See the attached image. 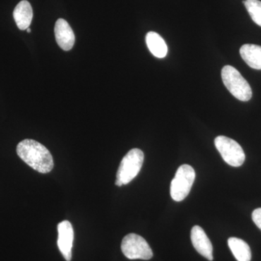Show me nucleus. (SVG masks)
<instances>
[{
  "mask_svg": "<svg viewBox=\"0 0 261 261\" xmlns=\"http://www.w3.org/2000/svg\"><path fill=\"white\" fill-rule=\"evenodd\" d=\"M20 159L41 173L50 172L54 167L53 156L46 147L34 140H24L17 146Z\"/></svg>",
  "mask_w": 261,
  "mask_h": 261,
  "instance_id": "1",
  "label": "nucleus"
},
{
  "mask_svg": "<svg viewBox=\"0 0 261 261\" xmlns=\"http://www.w3.org/2000/svg\"><path fill=\"white\" fill-rule=\"evenodd\" d=\"M221 78L226 89L239 100L247 102L251 99V87L236 68L226 65L221 70Z\"/></svg>",
  "mask_w": 261,
  "mask_h": 261,
  "instance_id": "2",
  "label": "nucleus"
},
{
  "mask_svg": "<svg viewBox=\"0 0 261 261\" xmlns=\"http://www.w3.org/2000/svg\"><path fill=\"white\" fill-rule=\"evenodd\" d=\"M195 171L189 165L178 168L171 185V196L173 200L181 202L188 196L195 179Z\"/></svg>",
  "mask_w": 261,
  "mask_h": 261,
  "instance_id": "3",
  "label": "nucleus"
},
{
  "mask_svg": "<svg viewBox=\"0 0 261 261\" xmlns=\"http://www.w3.org/2000/svg\"><path fill=\"white\" fill-rule=\"evenodd\" d=\"M144 159L145 155L141 149H130L121 161L117 172L116 179L122 182L123 185L132 181L140 172Z\"/></svg>",
  "mask_w": 261,
  "mask_h": 261,
  "instance_id": "4",
  "label": "nucleus"
},
{
  "mask_svg": "<svg viewBox=\"0 0 261 261\" xmlns=\"http://www.w3.org/2000/svg\"><path fill=\"white\" fill-rule=\"evenodd\" d=\"M121 250L130 260H149L153 256L152 249L145 239L136 233H129L122 240Z\"/></svg>",
  "mask_w": 261,
  "mask_h": 261,
  "instance_id": "5",
  "label": "nucleus"
},
{
  "mask_svg": "<svg viewBox=\"0 0 261 261\" xmlns=\"http://www.w3.org/2000/svg\"><path fill=\"white\" fill-rule=\"evenodd\" d=\"M215 145L224 161L233 167H240L245 161V154L236 141L224 136L215 139Z\"/></svg>",
  "mask_w": 261,
  "mask_h": 261,
  "instance_id": "6",
  "label": "nucleus"
},
{
  "mask_svg": "<svg viewBox=\"0 0 261 261\" xmlns=\"http://www.w3.org/2000/svg\"><path fill=\"white\" fill-rule=\"evenodd\" d=\"M58 246L67 261L71 260L74 232L73 226L68 221H63L58 226Z\"/></svg>",
  "mask_w": 261,
  "mask_h": 261,
  "instance_id": "7",
  "label": "nucleus"
},
{
  "mask_svg": "<svg viewBox=\"0 0 261 261\" xmlns=\"http://www.w3.org/2000/svg\"><path fill=\"white\" fill-rule=\"evenodd\" d=\"M191 240L195 250L202 256L205 257L208 260H214L212 243L200 226H195L192 228Z\"/></svg>",
  "mask_w": 261,
  "mask_h": 261,
  "instance_id": "8",
  "label": "nucleus"
},
{
  "mask_svg": "<svg viewBox=\"0 0 261 261\" xmlns=\"http://www.w3.org/2000/svg\"><path fill=\"white\" fill-rule=\"evenodd\" d=\"M55 35L56 42L62 49L69 51L73 48L75 43V34L69 23L64 19L60 18L57 20Z\"/></svg>",
  "mask_w": 261,
  "mask_h": 261,
  "instance_id": "9",
  "label": "nucleus"
},
{
  "mask_svg": "<svg viewBox=\"0 0 261 261\" xmlns=\"http://www.w3.org/2000/svg\"><path fill=\"white\" fill-rule=\"evenodd\" d=\"M13 18L20 30L29 29L33 19V10L30 3L27 0L20 2L13 11Z\"/></svg>",
  "mask_w": 261,
  "mask_h": 261,
  "instance_id": "10",
  "label": "nucleus"
},
{
  "mask_svg": "<svg viewBox=\"0 0 261 261\" xmlns=\"http://www.w3.org/2000/svg\"><path fill=\"white\" fill-rule=\"evenodd\" d=\"M240 56L250 68L261 70V46L244 44L240 48Z\"/></svg>",
  "mask_w": 261,
  "mask_h": 261,
  "instance_id": "11",
  "label": "nucleus"
},
{
  "mask_svg": "<svg viewBox=\"0 0 261 261\" xmlns=\"http://www.w3.org/2000/svg\"><path fill=\"white\" fill-rule=\"evenodd\" d=\"M147 47L156 58H163L168 53V47L164 39L158 33L149 32L146 35Z\"/></svg>",
  "mask_w": 261,
  "mask_h": 261,
  "instance_id": "12",
  "label": "nucleus"
},
{
  "mask_svg": "<svg viewBox=\"0 0 261 261\" xmlns=\"http://www.w3.org/2000/svg\"><path fill=\"white\" fill-rule=\"evenodd\" d=\"M228 245L238 261L251 260V250L246 242L241 239L231 238L228 240Z\"/></svg>",
  "mask_w": 261,
  "mask_h": 261,
  "instance_id": "13",
  "label": "nucleus"
},
{
  "mask_svg": "<svg viewBox=\"0 0 261 261\" xmlns=\"http://www.w3.org/2000/svg\"><path fill=\"white\" fill-rule=\"evenodd\" d=\"M243 3L252 20L261 27V1L245 0L243 1Z\"/></svg>",
  "mask_w": 261,
  "mask_h": 261,
  "instance_id": "14",
  "label": "nucleus"
},
{
  "mask_svg": "<svg viewBox=\"0 0 261 261\" xmlns=\"http://www.w3.org/2000/svg\"><path fill=\"white\" fill-rule=\"evenodd\" d=\"M252 219L257 227L261 230V207L255 209L252 212Z\"/></svg>",
  "mask_w": 261,
  "mask_h": 261,
  "instance_id": "15",
  "label": "nucleus"
},
{
  "mask_svg": "<svg viewBox=\"0 0 261 261\" xmlns=\"http://www.w3.org/2000/svg\"><path fill=\"white\" fill-rule=\"evenodd\" d=\"M116 186H118V187H122V186H123V183H122V182L118 181V180L116 179Z\"/></svg>",
  "mask_w": 261,
  "mask_h": 261,
  "instance_id": "16",
  "label": "nucleus"
},
{
  "mask_svg": "<svg viewBox=\"0 0 261 261\" xmlns=\"http://www.w3.org/2000/svg\"><path fill=\"white\" fill-rule=\"evenodd\" d=\"M27 32H28V33H31V32H32V30H31V29L29 28L27 29Z\"/></svg>",
  "mask_w": 261,
  "mask_h": 261,
  "instance_id": "17",
  "label": "nucleus"
}]
</instances>
